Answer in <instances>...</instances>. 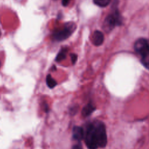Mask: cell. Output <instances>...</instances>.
Returning a JSON list of instances; mask_svg holds the SVG:
<instances>
[{
  "mask_svg": "<svg viewBox=\"0 0 149 149\" xmlns=\"http://www.w3.org/2000/svg\"><path fill=\"white\" fill-rule=\"evenodd\" d=\"M72 149H83V147L80 143H78L73 145L72 147Z\"/></svg>",
  "mask_w": 149,
  "mask_h": 149,
  "instance_id": "obj_12",
  "label": "cell"
},
{
  "mask_svg": "<svg viewBox=\"0 0 149 149\" xmlns=\"http://www.w3.org/2000/svg\"><path fill=\"white\" fill-rule=\"evenodd\" d=\"M122 22L121 17L117 9L108 15L104 22L103 28L107 32L111 31L116 25L120 24Z\"/></svg>",
  "mask_w": 149,
  "mask_h": 149,
  "instance_id": "obj_3",
  "label": "cell"
},
{
  "mask_svg": "<svg viewBox=\"0 0 149 149\" xmlns=\"http://www.w3.org/2000/svg\"><path fill=\"white\" fill-rule=\"evenodd\" d=\"M134 50L141 58L142 64L149 70V42L144 38H140L134 43Z\"/></svg>",
  "mask_w": 149,
  "mask_h": 149,
  "instance_id": "obj_2",
  "label": "cell"
},
{
  "mask_svg": "<svg viewBox=\"0 0 149 149\" xmlns=\"http://www.w3.org/2000/svg\"><path fill=\"white\" fill-rule=\"evenodd\" d=\"M70 0H62V4L63 6H67L69 2H70Z\"/></svg>",
  "mask_w": 149,
  "mask_h": 149,
  "instance_id": "obj_13",
  "label": "cell"
},
{
  "mask_svg": "<svg viewBox=\"0 0 149 149\" xmlns=\"http://www.w3.org/2000/svg\"><path fill=\"white\" fill-rule=\"evenodd\" d=\"M104 37L102 33L100 31L96 30L94 32L93 34L92 41L94 45L96 46H99L102 44L104 42Z\"/></svg>",
  "mask_w": 149,
  "mask_h": 149,
  "instance_id": "obj_6",
  "label": "cell"
},
{
  "mask_svg": "<svg viewBox=\"0 0 149 149\" xmlns=\"http://www.w3.org/2000/svg\"><path fill=\"white\" fill-rule=\"evenodd\" d=\"M44 111H45V112H48V111L49 110L48 105L47 104H45L44 105Z\"/></svg>",
  "mask_w": 149,
  "mask_h": 149,
  "instance_id": "obj_15",
  "label": "cell"
},
{
  "mask_svg": "<svg viewBox=\"0 0 149 149\" xmlns=\"http://www.w3.org/2000/svg\"><path fill=\"white\" fill-rule=\"evenodd\" d=\"M46 83L47 86L50 88H53L57 85L56 81L52 77L50 74H48L46 77Z\"/></svg>",
  "mask_w": 149,
  "mask_h": 149,
  "instance_id": "obj_9",
  "label": "cell"
},
{
  "mask_svg": "<svg viewBox=\"0 0 149 149\" xmlns=\"http://www.w3.org/2000/svg\"><path fill=\"white\" fill-rule=\"evenodd\" d=\"M93 2L95 5L100 7H105L109 5L111 0H93Z\"/></svg>",
  "mask_w": 149,
  "mask_h": 149,
  "instance_id": "obj_10",
  "label": "cell"
},
{
  "mask_svg": "<svg viewBox=\"0 0 149 149\" xmlns=\"http://www.w3.org/2000/svg\"><path fill=\"white\" fill-rule=\"evenodd\" d=\"M84 139L88 149L104 147L107 143V136L104 123L100 120L89 123L84 130Z\"/></svg>",
  "mask_w": 149,
  "mask_h": 149,
  "instance_id": "obj_1",
  "label": "cell"
},
{
  "mask_svg": "<svg viewBox=\"0 0 149 149\" xmlns=\"http://www.w3.org/2000/svg\"><path fill=\"white\" fill-rule=\"evenodd\" d=\"M84 130L80 126H75L72 129V137L74 140L80 141L84 139Z\"/></svg>",
  "mask_w": 149,
  "mask_h": 149,
  "instance_id": "obj_5",
  "label": "cell"
},
{
  "mask_svg": "<svg viewBox=\"0 0 149 149\" xmlns=\"http://www.w3.org/2000/svg\"><path fill=\"white\" fill-rule=\"evenodd\" d=\"M76 108L74 107H73L70 110V112L72 114V115H74L76 112H77V109H75Z\"/></svg>",
  "mask_w": 149,
  "mask_h": 149,
  "instance_id": "obj_14",
  "label": "cell"
},
{
  "mask_svg": "<svg viewBox=\"0 0 149 149\" xmlns=\"http://www.w3.org/2000/svg\"><path fill=\"white\" fill-rule=\"evenodd\" d=\"M70 58H71V61H72V63L74 64L77 61V55L75 54H70Z\"/></svg>",
  "mask_w": 149,
  "mask_h": 149,
  "instance_id": "obj_11",
  "label": "cell"
},
{
  "mask_svg": "<svg viewBox=\"0 0 149 149\" xmlns=\"http://www.w3.org/2000/svg\"><path fill=\"white\" fill-rule=\"evenodd\" d=\"M95 109V107L91 104L89 103L84 107L81 111V113L83 116H88L91 115Z\"/></svg>",
  "mask_w": 149,
  "mask_h": 149,
  "instance_id": "obj_7",
  "label": "cell"
},
{
  "mask_svg": "<svg viewBox=\"0 0 149 149\" xmlns=\"http://www.w3.org/2000/svg\"><path fill=\"white\" fill-rule=\"evenodd\" d=\"M1 31H0V36H1Z\"/></svg>",
  "mask_w": 149,
  "mask_h": 149,
  "instance_id": "obj_17",
  "label": "cell"
},
{
  "mask_svg": "<svg viewBox=\"0 0 149 149\" xmlns=\"http://www.w3.org/2000/svg\"><path fill=\"white\" fill-rule=\"evenodd\" d=\"M68 52V49L66 48H62L57 54L55 61L56 62H61L62 60L65 59L66 57V53Z\"/></svg>",
  "mask_w": 149,
  "mask_h": 149,
  "instance_id": "obj_8",
  "label": "cell"
},
{
  "mask_svg": "<svg viewBox=\"0 0 149 149\" xmlns=\"http://www.w3.org/2000/svg\"><path fill=\"white\" fill-rule=\"evenodd\" d=\"M76 29V25L73 22L66 23L63 29L55 31L53 33V38L56 41H62L68 38Z\"/></svg>",
  "mask_w": 149,
  "mask_h": 149,
  "instance_id": "obj_4",
  "label": "cell"
},
{
  "mask_svg": "<svg viewBox=\"0 0 149 149\" xmlns=\"http://www.w3.org/2000/svg\"><path fill=\"white\" fill-rule=\"evenodd\" d=\"M1 61H0V68H1Z\"/></svg>",
  "mask_w": 149,
  "mask_h": 149,
  "instance_id": "obj_16",
  "label": "cell"
}]
</instances>
